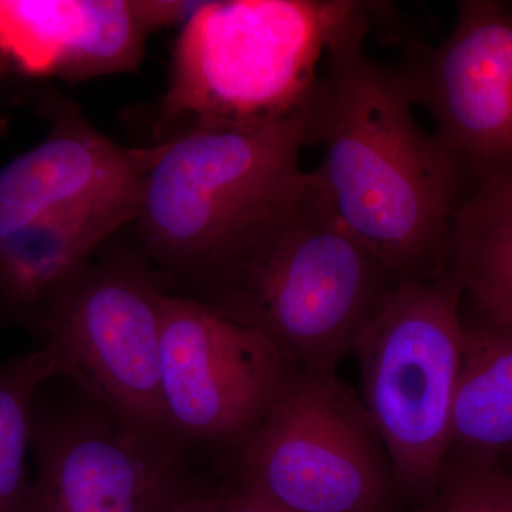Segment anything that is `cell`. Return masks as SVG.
Listing matches in <instances>:
<instances>
[{
	"instance_id": "obj_1",
	"label": "cell",
	"mask_w": 512,
	"mask_h": 512,
	"mask_svg": "<svg viewBox=\"0 0 512 512\" xmlns=\"http://www.w3.org/2000/svg\"><path fill=\"white\" fill-rule=\"evenodd\" d=\"M382 6L365 9L333 37L308 107L312 170L346 228L399 279L443 272L464 178L414 106L393 67L370 59L365 42Z\"/></svg>"
},
{
	"instance_id": "obj_2",
	"label": "cell",
	"mask_w": 512,
	"mask_h": 512,
	"mask_svg": "<svg viewBox=\"0 0 512 512\" xmlns=\"http://www.w3.org/2000/svg\"><path fill=\"white\" fill-rule=\"evenodd\" d=\"M396 275L312 171L167 288L264 335L299 372H335Z\"/></svg>"
},
{
	"instance_id": "obj_3",
	"label": "cell",
	"mask_w": 512,
	"mask_h": 512,
	"mask_svg": "<svg viewBox=\"0 0 512 512\" xmlns=\"http://www.w3.org/2000/svg\"><path fill=\"white\" fill-rule=\"evenodd\" d=\"M366 3L198 2L175 43L154 126L157 143L201 128L271 123L306 109L329 43Z\"/></svg>"
},
{
	"instance_id": "obj_4",
	"label": "cell",
	"mask_w": 512,
	"mask_h": 512,
	"mask_svg": "<svg viewBox=\"0 0 512 512\" xmlns=\"http://www.w3.org/2000/svg\"><path fill=\"white\" fill-rule=\"evenodd\" d=\"M308 107L284 120L157 143L131 225L165 291L301 178Z\"/></svg>"
},
{
	"instance_id": "obj_5",
	"label": "cell",
	"mask_w": 512,
	"mask_h": 512,
	"mask_svg": "<svg viewBox=\"0 0 512 512\" xmlns=\"http://www.w3.org/2000/svg\"><path fill=\"white\" fill-rule=\"evenodd\" d=\"M463 342L461 291L444 272L399 279L353 342L362 402L413 511L439 485Z\"/></svg>"
},
{
	"instance_id": "obj_6",
	"label": "cell",
	"mask_w": 512,
	"mask_h": 512,
	"mask_svg": "<svg viewBox=\"0 0 512 512\" xmlns=\"http://www.w3.org/2000/svg\"><path fill=\"white\" fill-rule=\"evenodd\" d=\"M111 239L47 296L33 332L57 376L111 413L171 433L161 393L168 292L136 245Z\"/></svg>"
},
{
	"instance_id": "obj_7",
	"label": "cell",
	"mask_w": 512,
	"mask_h": 512,
	"mask_svg": "<svg viewBox=\"0 0 512 512\" xmlns=\"http://www.w3.org/2000/svg\"><path fill=\"white\" fill-rule=\"evenodd\" d=\"M231 456L235 480L284 512H400L383 441L335 372H296Z\"/></svg>"
},
{
	"instance_id": "obj_8",
	"label": "cell",
	"mask_w": 512,
	"mask_h": 512,
	"mask_svg": "<svg viewBox=\"0 0 512 512\" xmlns=\"http://www.w3.org/2000/svg\"><path fill=\"white\" fill-rule=\"evenodd\" d=\"M29 512H167L198 484L192 450L100 406L62 376L37 389Z\"/></svg>"
},
{
	"instance_id": "obj_9",
	"label": "cell",
	"mask_w": 512,
	"mask_h": 512,
	"mask_svg": "<svg viewBox=\"0 0 512 512\" xmlns=\"http://www.w3.org/2000/svg\"><path fill=\"white\" fill-rule=\"evenodd\" d=\"M299 372L261 333L168 293L161 330V393L185 446L235 448Z\"/></svg>"
},
{
	"instance_id": "obj_10",
	"label": "cell",
	"mask_w": 512,
	"mask_h": 512,
	"mask_svg": "<svg viewBox=\"0 0 512 512\" xmlns=\"http://www.w3.org/2000/svg\"><path fill=\"white\" fill-rule=\"evenodd\" d=\"M393 69L413 106L429 113L464 184L512 173V3L458 2L439 45L410 43Z\"/></svg>"
},
{
	"instance_id": "obj_11",
	"label": "cell",
	"mask_w": 512,
	"mask_h": 512,
	"mask_svg": "<svg viewBox=\"0 0 512 512\" xmlns=\"http://www.w3.org/2000/svg\"><path fill=\"white\" fill-rule=\"evenodd\" d=\"M46 137L0 168V241L46 215L73 211L136 212L141 184L160 156V144L114 143L69 101L40 99Z\"/></svg>"
},
{
	"instance_id": "obj_12",
	"label": "cell",
	"mask_w": 512,
	"mask_h": 512,
	"mask_svg": "<svg viewBox=\"0 0 512 512\" xmlns=\"http://www.w3.org/2000/svg\"><path fill=\"white\" fill-rule=\"evenodd\" d=\"M198 2L0 0V53L30 76L67 82L133 72L154 30L190 18Z\"/></svg>"
},
{
	"instance_id": "obj_13",
	"label": "cell",
	"mask_w": 512,
	"mask_h": 512,
	"mask_svg": "<svg viewBox=\"0 0 512 512\" xmlns=\"http://www.w3.org/2000/svg\"><path fill=\"white\" fill-rule=\"evenodd\" d=\"M136 214L128 210L73 211L37 218L0 241V311L33 330L37 313L72 275Z\"/></svg>"
},
{
	"instance_id": "obj_14",
	"label": "cell",
	"mask_w": 512,
	"mask_h": 512,
	"mask_svg": "<svg viewBox=\"0 0 512 512\" xmlns=\"http://www.w3.org/2000/svg\"><path fill=\"white\" fill-rule=\"evenodd\" d=\"M443 272L471 316L512 328V173L464 184L448 229Z\"/></svg>"
},
{
	"instance_id": "obj_15",
	"label": "cell",
	"mask_w": 512,
	"mask_h": 512,
	"mask_svg": "<svg viewBox=\"0 0 512 512\" xmlns=\"http://www.w3.org/2000/svg\"><path fill=\"white\" fill-rule=\"evenodd\" d=\"M443 466L512 457V328L466 316Z\"/></svg>"
},
{
	"instance_id": "obj_16",
	"label": "cell",
	"mask_w": 512,
	"mask_h": 512,
	"mask_svg": "<svg viewBox=\"0 0 512 512\" xmlns=\"http://www.w3.org/2000/svg\"><path fill=\"white\" fill-rule=\"evenodd\" d=\"M53 376L56 359L45 346L0 360V512H29L30 410L37 389Z\"/></svg>"
},
{
	"instance_id": "obj_17",
	"label": "cell",
	"mask_w": 512,
	"mask_h": 512,
	"mask_svg": "<svg viewBox=\"0 0 512 512\" xmlns=\"http://www.w3.org/2000/svg\"><path fill=\"white\" fill-rule=\"evenodd\" d=\"M413 512H512V461L441 468L436 493Z\"/></svg>"
},
{
	"instance_id": "obj_18",
	"label": "cell",
	"mask_w": 512,
	"mask_h": 512,
	"mask_svg": "<svg viewBox=\"0 0 512 512\" xmlns=\"http://www.w3.org/2000/svg\"><path fill=\"white\" fill-rule=\"evenodd\" d=\"M217 512H284L269 503L261 495L239 481L225 485L221 490L220 505Z\"/></svg>"
},
{
	"instance_id": "obj_19",
	"label": "cell",
	"mask_w": 512,
	"mask_h": 512,
	"mask_svg": "<svg viewBox=\"0 0 512 512\" xmlns=\"http://www.w3.org/2000/svg\"><path fill=\"white\" fill-rule=\"evenodd\" d=\"M221 490L222 487H210V485L198 483L167 512H217Z\"/></svg>"
},
{
	"instance_id": "obj_20",
	"label": "cell",
	"mask_w": 512,
	"mask_h": 512,
	"mask_svg": "<svg viewBox=\"0 0 512 512\" xmlns=\"http://www.w3.org/2000/svg\"><path fill=\"white\" fill-rule=\"evenodd\" d=\"M10 69H12V66H10L9 60L0 53V83L3 82Z\"/></svg>"
},
{
	"instance_id": "obj_21",
	"label": "cell",
	"mask_w": 512,
	"mask_h": 512,
	"mask_svg": "<svg viewBox=\"0 0 512 512\" xmlns=\"http://www.w3.org/2000/svg\"><path fill=\"white\" fill-rule=\"evenodd\" d=\"M8 130V121H6L5 117L0 116V137L6 133Z\"/></svg>"
},
{
	"instance_id": "obj_22",
	"label": "cell",
	"mask_w": 512,
	"mask_h": 512,
	"mask_svg": "<svg viewBox=\"0 0 512 512\" xmlns=\"http://www.w3.org/2000/svg\"><path fill=\"white\" fill-rule=\"evenodd\" d=\"M510 460L512 461V457L510 458Z\"/></svg>"
}]
</instances>
